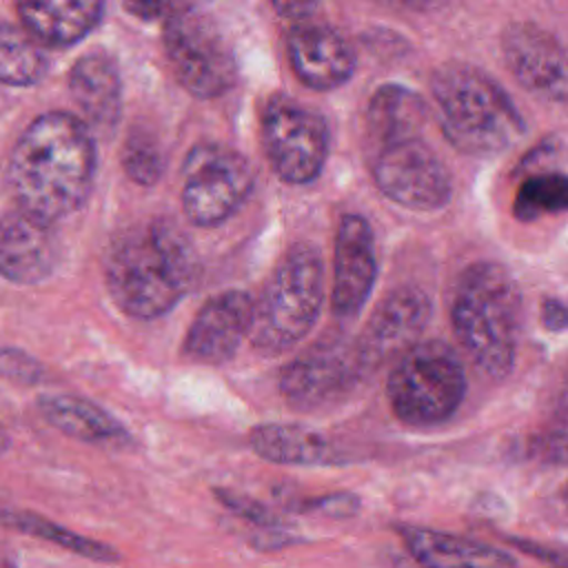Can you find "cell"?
Returning a JSON list of instances; mask_svg holds the SVG:
<instances>
[{
    "label": "cell",
    "mask_w": 568,
    "mask_h": 568,
    "mask_svg": "<svg viewBox=\"0 0 568 568\" xmlns=\"http://www.w3.org/2000/svg\"><path fill=\"white\" fill-rule=\"evenodd\" d=\"M428 106L404 84H382L364 111V151L375 186L410 211H437L448 204L453 180L426 140Z\"/></svg>",
    "instance_id": "obj_1"
},
{
    "label": "cell",
    "mask_w": 568,
    "mask_h": 568,
    "mask_svg": "<svg viewBox=\"0 0 568 568\" xmlns=\"http://www.w3.org/2000/svg\"><path fill=\"white\" fill-rule=\"evenodd\" d=\"M93 175V135L67 111L38 115L18 138L7 166L18 211L49 226L87 202Z\"/></svg>",
    "instance_id": "obj_2"
},
{
    "label": "cell",
    "mask_w": 568,
    "mask_h": 568,
    "mask_svg": "<svg viewBox=\"0 0 568 568\" xmlns=\"http://www.w3.org/2000/svg\"><path fill=\"white\" fill-rule=\"evenodd\" d=\"M200 262L171 220H151L118 235L104 257V282L115 306L135 320L169 313L193 286Z\"/></svg>",
    "instance_id": "obj_3"
},
{
    "label": "cell",
    "mask_w": 568,
    "mask_h": 568,
    "mask_svg": "<svg viewBox=\"0 0 568 568\" xmlns=\"http://www.w3.org/2000/svg\"><path fill=\"white\" fill-rule=\"evenodd\" d=\"M450 324L473 366L504 379L517 359L524 300L515 277L497 262H475L457 280Z\"/></svg>",
    "instance_id": "obj_4"
},
{
    "label": "cell",
    "mask_w": 568,
    "mask_h": 568,
    "mask_svg": "<svg viewBox=\"0 0 568 568\" xmlns=\"http://www.w3.org/2000/svg\"><path fill=\"white\" fill-rule=\"evenodd\" d=\"M430 95L442 133L459 153L497 155L526 133L510 95L475 64L457 60L439 64L430 75Z\"/></svg>",
    "instance_id": "obj_5"
},
{
    "label": "cell",
    "mask_w": 568,
    "mask_h": 568,
    "mask_svg": "<svg viewBox=\"0 0 568 568\" xmlns=\"http://www.w3.org/2000/svg\"><path fill=\"white\" fill-rule=\"evenodd\" d=\"M324 302V262L315 244H293L253 304L251 344L262 355H282L297 346L317 322Z\"/></svg>",
    "instance_id": "obj_6"
},
{
    "label": "cell",
    "mask_w": 568,
    "mask_h": 568,
    "mask_svg": "<svg viewBox=\"0 0 568 568\" xmlns=\"http://www.w3.org/2000/svg\"><path fill=\"white\" fill-rule=\"evenodd\" d=\"M466 393L459 355L439 339H419L404 351L388 375L386 397L393 415L408 426L446 422Z\"/></svg>",
    "instance_id": "obj_7"
},
{
    "label": "cell",
    "mask_w": 568,
    "mask_h": 568,
    "mask_svg": "<svg viewBox=\"0 0 568 568\" xmlns=\"http://www.w3.org/2000/svg\"><path fill=\"white\" fill-rule=\"evenodd\" d=\"M162 44L175 80L193 98H220L235 87V53L215 16L184 2L164 20Z\"/></svg>",
    "instance_id": "obj_8"
},
{
    "label": "cell",
    "mask_w": 568,
    "mask_h": 568,
    "mask_svg": "<svg viewBox=\"0 0 568 568\" xmlns=\"http://www.w3.org/2000/svg\"><path fill=\"white\" fill-rule=\"evenodd\" d=\"M182 178V209L189 222L202 229L226 222L255 184L248 160L220 142L195 144L184 160Z\"/></svg>",
    "instance_id": "obj_9"
},
{
    "label": "cell",
    "mask_w": 568,
    "mask_h": 568,
    "mask_svg": "<svg viewBox=\"0 0 568 568\" xmlns=\"http://www.w3.org/2000/svg\"><path fill=\"white\" fill-rule=\"evenodd\" d=\"M262 146L280 180L308 184L328 155L326 120L288 95H275L262 111Z\"/></svg>",
    "instance_id": "obj_10"
},
{
    "label": "cell",
    "mask_w": 568,
    "mask_h": 568,
    "mask_svg": "<svg viewBox=\"0 0 568 568\" xmlns=\"http://www.w3.org/2000/svg\"><path fill=\"white\" fill-rule=\"evenodd\" d=\"M364 375L353 339L328 335L282 368L280 390L295 410H320L351 395Z\"/></svg>",
    "instance_id": "obj_11"
},
{
    "label": "cell",
    "mask_w": 568,
    "mask_h": 568,
    "mask_svg": "<svg viewBox=\"0 0 568 568\" xmlns=\"http://www.w3.org/2000/svg\"><path fill=\"white\" fill-rule=\"evenodd\" d=\"M428 317L430 300L419 286L404 284L390 291L353 339L364 371L371 373L417 344Z\"/></svg>",
    "instance_id": "obj_12"
},
{
    "label": "cell",
    "mask_w": 568,
    "mask_h": 568,
    "mask_svg": "<svg viewBox=\"0 0 568 568\" xmlns=\"http://www.w3.org/2000/svg\"><path fill=\"white\" fill-rule=\"evenodd\" d=\"M506 67L530 93L564 104L566 102V53L561 42L530 20H515L501 33Z\"/></svg>",
    "instance_id": "obj_13"
},
{
    "label": "cell",
    "mask_w": 568,
    "mask_h": 568,
    "mask_svg": "<svg viewBox=\"0 0 568 568\" xmlns=\"http://www.w3.org/2000/svg\"><path fill=\"white\" fill-rule=\"evenodd\" d=\"M253 300L240 288L211 295L195 313L182 344V355L195 364H224L248 337Z\"/></svg>",
    "instance_id": "obj_14"
},
{
    "label": "cell",
    "mask_w": 568,
    "mask_h": 568,
    "mask_svg": "<svg viewBox=\"0 0 568 568\" xmlns=\"http://www.w3.org/2000/svg\"><path fill=\"white\" fill-rule=\"evenodd\" d=\"M286 55L297 80L315 91H333L348 82L355 71V53L348 40L315 16L291 24Z\"/></svg>",
    "instance_id": "obj_15"
},
{
    "label": "cell",
    "mask_w": 568,
    "mask_h": 568,
    "mask_svg": "<svg viewBox=\"0 0 568 568\" xmlns=\"http://www.w3.org/2000/svg\"><path fill=\"white\" fill-rule=\"evenodd\" d=\"M377 277L375 237L366 217L344 213L335 231L333 255V313L342 320L355 317L368 302Z\"/></svg>",
    "instance_id": "obj_16"
},
{
    "label": "cell",
    "mask_w": 568,
    "mask_h": 568,
    "mask_svg": "<svg viewBox=\"0 0 568 568\" xmlns=\"http://www.w3.org/2000/svg\"><path fill=\"white\" fill-rule=\"evenodd\" d=\"M58 242L49 224L18 211L0 217V275L16 284H36L51 275Z\"/></svg>",
    "instance_id": "obj_17"
},
{
    "label": "cell",
    "mask_w": 568,
    "mask_h": 568,
    "mask_svg": "<svg viewBox=\"0 0 568 568\" xmlns=\"http://www.w3.org/2000/svg\"><path fill=\"white\" fill-rule=\"evenodd\" d=\"M69 93L91 131H111L120 120L122 80L115 58L104 49L80 55L69 71Z\"/></svg>",
    "instance_id": "obj_18"
},
{
    "label": "cell",
    "mask_w": 568,
    "mask_h": 568,
    "mask_svg": "<svg viewBox=\"0 0 568 568\" xmlns=\"http://www.w3.org/2000/svg\"><path fill=\"white\" fill-rule=\"evenodd\" d=\"M104 13L98 0L60 2H20L18 16L22 29L44 47H71L91 33Z\"/></svg>",
    "instance_id": "obj_19"
},
{
    "label": "cell",
    "mask_w": 568,
    "mask_h": 568,
    "mask_svg": "<svg viewBox=\"0 0 568 568\" xmlns=\"http://www.w3.org/2000/svg\"><path fill=\"white\" fill-rule=\"evenodd\" d=\"M399 535L424 568H515L513 557L504 550L450 532L404 526Z\"/></svg>",
    "instance_id": "obj_20"
},
{
    "label": "cell",
    "mask_w": 568,
    "mask_h": 568,
    "mask_svg": "<svg viewBox=\"0 0 568 568\" xmlns=\"http://www.w3.org/2000/svg\"><path fill=\"white\" fill-rule=\"evenodd\" d=\"M251 448L266 462L291 466L337 464L339 453L317 430L297 424H257L248 433Z\"/></svg>",
    "instance_id": "obj_21"
},
{
    "label": "cell",
    "mask_w": 568,
    "mask_h": 568,
    "mask_svg": "<svg viewBox=\"0 0 568 568\" xmlns=\"http://www.w3.org/2000/svg\"><path fill=\"white\" fill-rule=\"evenodd\" d=\"M38 408L53 428L80 442H111L124 435V426L111 413L78 395H40Z\"/></svg>",
    "instance_id": "obj_22"
},
{
    "label": "cell",
    "mask_w": 568,
    "mask_h": 568,
    "mask_svg": "<svg viewBox=\"0 0 568 568\" xmlns=\"http://www.w3.org/2000/svg\"><path fill=\"white\" fill-rule=\"evenodd\" d=\"M47 71L40 44L20 27L0 22V82L9 87L36 84Z\"/></svg>",
    "instance_id": "obj_23"
},
{
    "label": "cell",
    "mask_w": 568,
    "mask_h": 568,
    "mask_svg": "<svg viewBox=\"0 0 568 568\" xmlns=\"http://www.w3.org/2000/svg\"><path fill=\"white\" fill-rule=\"evenodd\" d=\"M568 206V180L559 171L528 175L515 195L513 213L521 222H532L541 215L564 213Z\"/></svg>",
    "instance_id": "obj_24"
},
{
    "label": "cell",
    "mask_w": 568,
    "mask_h": 568,
    "mask_svg": "<svg viewBox=\"0 0 568 568\" xmlns=\"http://www.w3.org/2000/svg\"><path fill=\"white\" fill-rule=\"evenodd\" d=\"M0 521L4 526H11V528H18L22 532H29L33 537H42V539H49L71 552H78L82 557H89V559H95V561H118V552L100 541H93L89 537H82V535H75L36 513H24V510H4L0 513Z\"/></svg>",
    "instance_id": "obj_25"
},
{
    "label": "cell",
    "mask_w": 568,
    "mask_h": 568,
    "mask_svg": "<svg viewBox=\"0 0 568 568\" xmlns=\"http://www.w3.org/2000/svg\"><path fill=\"white\" fill-rule=\"evenodd\" d=\"M122 169L133 182L144 186H151L162 178L164 155L151 133L142 129L129 133L122 146Z\"/></svg>",
    "instance_id": "obj_26"
},
{
    "label": "cell",
    "mask_w": 568,
    "mask_h": 568,
    "mask_svg": "<svg viewBox=\"0 0 568 568\" xmlns=\"http://www.w3.org/2000/svg\"><path fill=\"white\" fill-rule=\"evenodd\" d=\"M0 377L7 382H13V384L33 386V384L42 382L44 368L36 357H31L24 351L0 348Z\"/></svg>",
    "instance_id": "obj_27"
},
{
    "label": "cell",
    "mask_w": 568,
    "mask_h": 568,
    "mask_svg": "<svg viewBox=\"0 0 568 568\" xmlns=\"http://www.w3.org/2000/svg\"><path fill=\"white\" fill-rule=\"evenodd\" d=\"M217 497L231 508L235 510L237 515L251 519V521H260V524H271L273 521V515L257 501L244 497V495H237V493H231V490H217Z\"/></svg>",
    "instance_id": "obj_28"
},
{
    "label": "cell",
    "mask_w": 568,
    "mask_h": 568,
    "mask_svg": "<svg viewBox=\"0 0 568 568\" xmlns=\"http://www.w3.org/2000/svg\"><path fill=\"white\" fill-rule=\"evenodd\" d=\"M184 2H124V9L140 20H166Z\"/></svg>",
    "instance_id": "obj_29"
},
{
    "label": "cell",
    "mask_w": 568,
    "mask_h": 568,
    "mask_svg": "<svg viewBox=\"0 0 568 568\" xmlns=\"http://www.w3.org/2000/svg\"><path fill=\"white\" fill-rule=\"evenodd\" d=\"M541 322L552 333L564 331L566 328V306H564V302L557 300V297L544 300V304H541Z\"/></svg>",
    "instance_id": "obj_30"
},
{
    "label": "cell",
    "mask_w": 568,
    "mask_h": 568,
    "mask_svg": "<svg viewBox=\"0 0 568 568\" xmlns=\"http://www.w3.org/2000/svg\"><path fill=\"white\" fill-rule=\"evenodd\" d=\"M273 9H275L280 16L288 18V20H293V22H300V20H304V18H311L313 11H317L320 7L313 4V2H284V4H277V2H275Z\"/></svg>",
    "instance_id": "obj_31"
},
{
    "label": "cell",
    "mask_w": 568,
    "mask_h": 568,
    "mask_svg": "<svg viewBox=\"0 0 568 568\" xmlns=\"http://www.w3.org/2000/svg\"><path fill=\"white\" fill-rule=\"evenodd\" d=\"M7 448H9V435H7V430L0 424V453H4Z\"/></svg>",
    "instance_id": "obj_32"
}]
</instances>
